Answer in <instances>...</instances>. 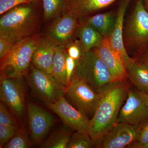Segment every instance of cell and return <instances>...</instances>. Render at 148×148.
I'll use <instances>...</instances> for the list:
<instances>
[{"label": "cell", "instance_id": "25", "mask_svg": "<svg viewBox=\"0 0 148 148\" xmlns=\"http://www.w3.org/2000/svg\"><path fill=\"white\" fill-rule=\"evenodd\" d=\"M94 146L88 132L76 131L72 134L68 148H90Z\"/></svg>", "mask_w": 148, "mask_h": 148}, {"label": "cell", "instance_id": "38", "mask_svg": "<svg viewBox=\"0 0 148 148\" xmlns=\"http://www.w3.org/2000/svg\"><path fill=\"white\" fill-rule=\"evenodd\" d=\"M144 2H145L146 1V0H144Z\"/></svg>", "mask_w": 148, "mask_h": 148}, {"label": "cell", "instance_id": "5", "mask_svg": "<svg viewBox=\"0 0 148 148\" xmlns=\"http://www.w3.org/2000/svg\"><path fill=\"white\" fill-rule=\"evenodd\" d=\"M27 79L32 92L45 104L54 103L65 94V87L59 84L51 74L33 65Z\"/></svg>", "mask_w": 148, "mask_h": 148}, {"label": "cell", "instance_id": "19", "mask_svg": "<svg viewBox=\"0 0 148 148\" xmlns=\"http://www.w3.org/2000/svg\"><path fill=\"white\" fill-rule=\"evenodd\" d=\"M128 78L138 90L145 91L148 88V66L143 62L135 61L126 66Z\"/></svg>", "mask_w": 148, "mask_h": 148}, {"label": "cell", "instance_id": "12", "mask_svg": "<svg viewBox=\"0 0 148 148\" xmlns=\"http://www.w3.org/2000/svg\"><path fill=\"white\" fill-rule=\"evenodd\" d=\"M95 50L108 69L114 82H126L128 76L126 65L111 44L110 36L105 37Z\"/></svg>", "mask_w": 148, "mask_h": 148}, {"label": "cell", "instance_id": "26", "mask_svg": "<svg viewBox=\"0 0 148 148\" xmlns=\"http://www.w3.org/2000/svg\"><path fill=\"white\" fill-rule=\"evenodd\" d=\"M19 127L0 124V148H2L15 135Z\"/></svg>", "mask_w": 148, "mask_h": 148}, {"label": "cell", "instance_id": "15", "mask_svg": "<svg viewBox=\"0 0 148 148\" xmlns=\"http://www.w3.org/2000/svg\"><path fill=\"white\" fill-rule=\"evenodd\" d=\"M131 0H121L116 14L115 23L110 36L111 43L124 60L126 66L135 61L127 54L125 47L123 39V22L125 12Z\"/></svg>", "mask_w": 148, "mask_h": 148}, {"label": "cell", "instance_id": "4", "mask_svg": "<svg viewBox=\"0 0 148 148\" xmlns=\"http://www.w3.org/2000/svg\"><path fill=\"white\" fill-rule=\"evenodd\" d=\"M74 75L99 93L113 82L108 69L96 51H82Z\"/></svg>", "mask_w": 148, "mask_h": 148}, {"label": "cell", "instance_id": "37", "mask_svg": "<svg viewBox=\"0 0 148 148\" xmlns=\"http://www.w3.org/2000/svg\"><path fill=\"white\" fill-rule=\"evenodd\" d=\"M27 1H29V2H35L37 1H39V0H27Z\"/></svg>", "mask_w": 148, "mask_h": 148}, {"label": "cell", "instance_id": "9", "mask_svg": "<svg viewBox=\"0 0 148 148\" xmlns=\"http://www.w3.org/2000/svg\"><path fill=\"white\" fill-rule=\"evenodd\" d=\"M126 42L135 47L148 44V12L144 0H137L135 9L130 17L125 31Z\"/></svg>", "mask_w": 148, "mask_h": 148}, {"label": "cell", "instance_id": "27", "mask_svg": "<svg viewBox=\"0 0 148 148\" xmlns=\"http://www.w3.org/2000/svg\"><path fill=\"white\" fill-rule=\"evenodd\" d=\"M0 124L18 127V122L4 103H0Z\"/></svg>", "mask_w": 148, "mask_h": 148}, {"label": "cell", "instance_id": "31", "mask_svg": "<svg viewBox=\"0 0 148 148\" xmlns=\"http://www.w3.org/2000/svg\"><path fill=\"white\" fill-rule=\"evenodd\" d=\"M78 42L72 43L67 48V52L70 57L76 61H77L81 56L82 53L81 47H80Z\"/></svg>", "mask_w": 148, "mask_h": 148}, {"label": "cell", "instance_id": "35", "mask_svg": "<svg viewBox=\"0 0 148 148\" xmlns=\"http://www.w3.org/2000/svg\"><path fill=\"white\" fill-rule=\"evenodd\" d=\"M143 92H144L145 95L146 97H147V99L148 101V88H147V89L145 91H143Z\"/></svg>", "mask_w": 148, "mask_h": 148}, {"label": "cell", "instance_id": "23", "mask_svg": "<svg viewBox=\"0 0 148 148\" xmlns=\"http://www.w3.org/2000/svg\"><path fill=\"white\" fill-rule=\"evenodd\" d=\"M44 18L46 21L52 19L66 10L65 0H42Z\"/></svg>", "mask_w": 148, "mask_h": 148}, {"label": "cell", "instance_id": "16", "mask_svg": "<svg viewBox=\"0 0 148 148\" xmlns=\"http://www.w3.org/2000/svg\"><path fill=\"white\" fill-rule=\"evenodd\" d=\"M56 46L48 37H40L32 57L34 66L51 75Z\"/></svg>", "mask_w": 148, "mask_h": 148}, {"label": "cell", "instance_id": "6", "mask_svg": "<svg viewBox=\"0 0 148 148\" xmlns=\"http://www.w3.org/2000/svg\"><path fill=\"white\" fill-rule=\"evenodd\" d=\"M25 87L22 78H12L1 74L0 99L17 117L21 118L27 110Z\"/></svg>", "mask_w": 148, "mask_h": 148}, {"label": "cell", "instance_id": "36", "mask_svg": "<svg viewBox=\"0 0 148 148\" xmlns=\"http://www.w3.org/2000/svg\"><path fill=\"white\" fill-rule=\"evenodd\" d=\"M140 148H148V143L146 144L145 145H144L142 146Z\"/></svg>", "mask_w": 148, "mask_h": 148}, {"label": "cell", "instance_id": "24", "mask_svg": "<svg viewBox=\"0 0 148 148\" xmlns=\"http://www.w3.org/2000/svg\"><path fill=\"white\" fill-rule=\"evenodd\" d=\"M32 142L24 127H19L15 135L4 146V148H29Z\"/></svg>", "mask_w": 148, "mask_h": 148}, {"label": "cell", "instance_id": "30", "mask_svg": "<svg viewBox=\"0 0 148 148\" xmlns=\"http://www.w3.org/2000/svg\"><path fill=\"white\" fill-rule=\"evenodd\" d=\"M66 64L67 86H68L71 82L72 77L73 75L74 72H75L76 66V61L69 56L68 52L66 54Z\"/></svg>", "mask_w": 148, "mask_h": 148}, {"label": "cell", "instance_id": "10", "mask_svg": "<svg viewBox=\"0 0 148 148\" xmlns=\"http://www.w3.org/2000/svg\"><path fill=\"white\" fill-rule=\"evenodd\" d=\"M29 134L32 144H40L54 123V118L47 111L33 103L27 104Z\"/></svg>", "mask_w": 148, "mask_h": 148}, {"label": "cell", "instance_id": "34", "mask_svg": "<svg viewBox=\"0 0 148 148\" xmlns=\"http://www.w3.org/2000/svg\"><path fill=\"white\" fill-rule=\"evenodd\" d=\"M144 5H145V8L146 10L148 12V0H146L144 2Z\"/></svg>", "mask_w": 148, "mask_h": 148}, {"label": "cell", "instance_id": "13", "mask_svg": "<svg viewBox=\"0 0 148 148\" xmlns=\"http://www.w3.org/2000/svg\"><path fill=\"white\" fill-rule=\"evenodd\" d=\"M140 127V125L117 123L104 135L98 147L123 148L130 146L137 141Z\"/></svg>", "mask_w": 148, "mask_h": 148}, {"label": "cell", "instance_id": "21", "mask_svg": "<svg viewBox=\"0 0 148 148\" xmlns=\"http://www.w3.org/2000/svg\"><path fill=\"white\" fill-rule=\"evenodd\" d=\"M66 48L57 46L53 63L51 75L59 84L64 87L67 86L66 69Z\"/></svg>", "mask_w": 148, "mask_h": 148}, {"label": "cell", "instance_id": "2", "mask_svg": "<svg viewBox=\"0 0 148 148\" xmlns=\"http://www.w3.org/2000/svg\"><path fill=\"white\" fill-rule=\"evenodd\" d=\"M38 28V18L32 7L19 5L2 14L0 38L14 45L36 35Z\"/></svg>", "mask_w": 148, "mask_h": 148}, {"label": "cell", "instance_id": "20", "mask_svg": "<svg viewBox=\"0 0 148 148\" xmlns=\"http://www.w3.org/2000/svg\"><path fill=\"white\" fill-rule=\"evenodd\" d=\"M116 15L112 12L90 16L86 23L96 29L104 37L110 35L115 23Z\"/></svg>", "mask_w": 148, "mask_h": 148}, {"label": "cell", "instance_id": "1", "mask_svg": "<svg viewBox=\"0 0 148 148\" xmlns=\"http://www.w3.org/2000/svg\"><path fill=\"white\" fill-rule=\"evenodd\" d=\"M129 89L126 82H113L99 92L88 131L94 145L98 147L104 135L117 123L120 111Z\"/></svg>", "mask_w": 148, "mask_h": 148}, {"label": "cell", "instance_id": "7", "mask_svg": "<svg viewBox=\"0 0 148 148\" xmlns=\"http://www.w3.org/2000/svg\"><path fill=\"white\" fill-rule=\"evenodd\" d=\"M126 102L121 107L118 123L141 125L148 119V101L145 93L136 89H129Z\"/></svg>", "mask_w": 148, "mask_h": 148}, {"label": "cell", "instance_id": "3", "mask_svg": "<svg viewBox=\"0 0 148 148\" xmlns=\"http://www.w3.org/2000/svg\"><path fill=\"white\" fill-rule=\"evenodd\" d=\"M40 37L36 35L14 44L7 54L1 59V74L18 78L27 75Z\"/></svg>", "mask_w": 148, "mask_h": 148}, {"label": "cell", "instance_id": "32", "mask_svg": "<svg viewBox=\"0 0 148 148\" xmlns=\"http://www.w3.org/2000/svg\"><path fill=\"white\" fill-rule=\"evenodd\" d=\"M12 44L3 38H0V58L1 59L10 50L12 47Z\"/></svg>", "mask_w": 148, "mask_h": 148}, {"label": "cell", "instance_id": "17", "mask_svg": "<svg viewBox=\"0 0 148 148\" xmlns=\"http://www.w3.org/2000/svg\"><path fill=\"white\" fill-rule=\"evenodd\" d=\"M66 10L77 18L90 16L116 0H65Z\"/></svg>", "mask_w": 148, "mask_h": 148}, {"label": "cell", "instance_id": "33", "mask_svg": "<svg viewBox=\"0 0 148 148\" xmlns=\"http://www.w3.org/2000/svg\"><path fill=\"white\" fill-rule=\"evenodd\" d=\"M145 46L146 47L141 53L139 61L143 62L148 66V45H147Z\"/></svg>", "mask_w": 148, "mask_h": 148}, {"label": "cell", "instance_id": "14", "mask_svg": "<svg viewBox=\"0 0 148 148\" xmlns=\"http://www.w3.org/2000/svg\"><path fill=\"white\" fill-rule=\"evenodd\" d=\"M77 17L67 11L56 19L47 30V37L58 46L68 48L77 28Z\"/></svg>", "mask_w": 148, "mask_h": 148}, {"label": "cell", "instance_id": "29", "mask_svg": "<svg viewBox=\"0 0 148 148\" xmlns=\"http://www.w3.org/2000/svg\"><path fill=\"white\" fill-rule=\"evenodd\" d=\"M148 143V122L143 127H140L138 139L130 147L140 148L141 147Z\"/></svg>", "mask_w": 148, "mask_h": 148}, {"label": "cell", "instance_id": "11", "mask_svg": "<svg viewBox=\"0 0 148 148\" xmlns=\"http://www.w3.org/2000/svg\"><path fill=\"white\" fill-rule=\"evenodd\" d=\"M46 105L59 116L64 125L76 131H88L90 120L87 116L79 110L75 108L64 96L54 103H47Z\"/></svg>", "mask_w": 148, "mask_h": 148}, {"label": "cell", "instance_id": "22", "mask_svg": "<svg viewBox=\"0 0 148 148\" xmlns=\"http://www.w3.org/2000/svg\"><path fill=\"white\" fill-rule=\"evenodd\" d=\"M71 128L64 125L51 134L40 144L43 148H66L72 135Z\"/></svg>", "mask_w": 148, "mask_h": 148}, {"label": "cell", "instance_id": "8", "mask_svg": "<svg viewBox=\"0 0 148 148\" xmlns=\"http://www.w3.org/2000/svg\"><path fill=\"white\" fill-rule=\"evenodd\" d=\"M65 94L79 110L87 116L93 115L100 94L86 83L73 75L71 82L65 87Z\"/></svg>", "mask_w": 148, "mask_h": 148}, {"label": "cell", "instance_id": "28", "mask_svg": "<svg viewBox=\"0 0 148 148\" xmlns=\"http://www.w3.org/2000/svg\"><path fill=\"white\" fill-rule=\"evenodd\" d=\"M30 3L27 0H0V14L2 15L17 6Z\"/></svg>", "mask_w": 148, "mask_h": 148}, {"label": "cell", "instance_id": "18", "mask_svg": "<svg viewBox=\"0 0 148 148\" xmlns=\"http://www.w3.org/2000/svg\"><path fill=\"white\" fill-rule=\"evenodd\" d=\"M82 51H88L98 47L104 38L96 29L86 23L80 26L77 32Z\"/></svg>", "mask_w": 148, "mask_h": 148}]
</instances>
